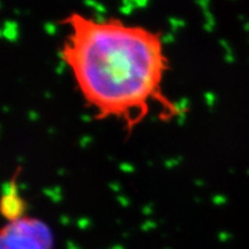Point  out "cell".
Masks as SVG:
<instances>
[{
  "label": "cell",
  "instance_id": "obj_1",
  "mask_svg": "<svg viewBox=\"0 0 249 249\" xmlns=\"http://www.w3.org/2000/svg\"><path fill=\"white\" fill-rule=\"evenodd\" d=\"M62 23L60 57L96 119L117 121L130 134L155 108L164 120L178 116L179 108L165 95L170 62L160 33L79 12Z\"/></svg>",
  "mask_w": 249,
  "mask_h": 249
},
{
  "label": "cell",
  "instance_id": "obj_2",
  "mask_svg": "<svg viewBox=\"0 0 249 249\" xmlns=\"http://www.w3.org/2000/svg\"><path fill=\"white\" fill-rule=\"evenodd\" d=\"M53 234L43 220L22 217L0 229V249H52Z\"/></svg>",
  "mask_w": 249,
  "mask_h": 249
},
{
  "label": "cell",
  "instance_id": "obj_3",
  "mask_svg": "<svg viewBox=\"0 0 249 249\" xmlns=\"http://www.w3.org/2000/svg\"><path fill=\"white\" fill-rule=\"evenodd\" d=\"M24 210H26V203L20 196L18 187L13 181L0 200V213L8 222H13L24 217Z\"/></svg>",
  "mask_w": 249,
  "mask_h": 249
}]
</instances>
